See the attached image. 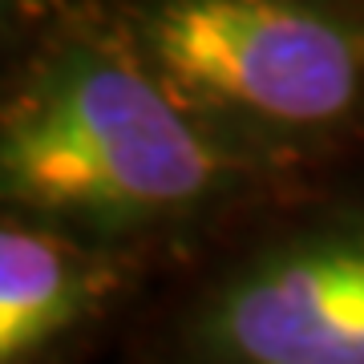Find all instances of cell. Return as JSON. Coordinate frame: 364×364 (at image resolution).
<instances>
[{
  "instance_id": "1",
  "label": "cell",
  "mask_w": 364,
  "mask_h": 364,
  "mask_svg": "<svg viewBox=\"0 0 364 364\" xmlns=\"http://www.w3.org/2000/svg\"><path fill=\"white\" fill-rule=\"evenodd\" d=\"M275 182L210 138L109 0H37L0 105L4 210L166 272Z\"/></svg>"
},
{
  "instance_id": "2",
  "label": "cell",
  "mask_w": 364,
  "mask_h": 364,
  "mask_svg": "<svg viewBox=\"0 0 364 364\" xmlns=\"http://www.w3.org/2000/svg\"><path fill=\"white\" fill-rule=\"evenodd\" d=\"M130 320L134 364H364V150L235 210Z\"/></svg>"
},
{
  "instance_id": "3",
  "label": "cell",
  "mask_w": 364,
  "mask_h": 364,
  "mask_svg": "<svg viewBox=\"0 0 364 364\" xmlns=\"http://www.w3.org/2000/svg\"><path fill=\"white\" fill-rule=\"evenodd\" d=\"M186 114L284 186L364 150V0H109Z\"/></svg>"
},
{
  "instance_id": "4",
  "label": "cell",
  "mask_w": 364,
  "mask_h": 364,
  "mask_svg": "<svg viewBox=\"0 0 364 364\" xmlns=\"http://www.w3.org/2000/svg\"><path fill=\"white\" fill-rule=\"evenodd\" d=\"M158 275L134 251L4 210L0 364H81L114 320H130Z\"/></svg>"
}]
</instances>
